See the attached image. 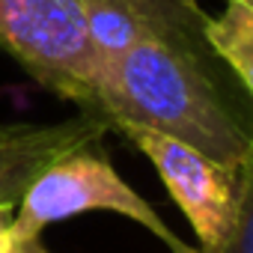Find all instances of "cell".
Returning a JSON list of instances; mask_svg holds the SVG:
<instances>
[{"label":"cell","mask_w":253,"mask_h":253,"mask_svg":"<svg viewBox=\"0 0 253 253\" xmlns=\"http://www.w3.org/2000/svg\"><path fill=\"white\" fill-rule=\"evenodd\" d=\"M92 116L170 134L241 167L253 149V92L203 36L140 39L104 63Z\"/></svg>","instance_id":"1"},{"label":"cell","mask_w":253,"mask_h":253,"mask_svg":"<svg viewBox=\"0 0 253 253\" xmlns=\"http://www.w3.org/2000/svg\"><path fill=\"white\" fill-rule=\"evenodd\" d=\"M98 143L101 140H92L63 152L33 179V185L15 206L12 247L39 241L45 226L57 220H69L84 211H113L140 223L170 253H203L200 247L182 241L164 223V217L116 173Z\"/></svg>","instance_id":"2"},{"label":"cell","mask_w":253,"mask_h":253,"mask_svg":"<svg viewBox=\"0 0 253 253\" xmlns=\"http://www.w3.org/2000/svg\"><path fill=\"white\" fill-rule=\"evenodd\" d=\"M0 48L36 84L92 110L101 57L78 0H0Z\"/></svg>","instance_id":"3"},{"label":"cell","mask_w":253,"mask_h":253,"mask_svg":"<svg viewBox=\"0 0 253 253\" xmlns=\"http://www.w3.org/2000/svg\"><path fill=\"white\" fill-rule=\"evenodd\" d=\"M116 131H122L152 161L173 203L188 217L200 241L197 247L203 253H211L214 247H220L235 217L241 167H226L209 158L206 152L170 134L143 128V125H116Z\"/></svg>","instance_id":"4"},{"label":"cell","mask_w":253,"mask_h":253,"mask_svg":"<svg viewBox=\"0 0 253 253\" xmlns=\"http://www.w3.org/2000/svg\"><path fill=\"white\" fill-rule=\"evenodd\" d=\"M78 6L101 69L140 39L203 36L209 21L200 0H78Z\"/></svg>","instance_id":"5"},{"label":"cell","mask_w":253,"mask_h":253,"mask_svg":"<svg viewBox=\"0 0 253 253\" xmlns=\"http://www.w3.org/2000/svg\"><path fill=\"white\" fill-rule=\"evenodd\" d=\"M107 122L81 113L63 122H9L0 125V206H18L33 179L63 152L101 140Z\"/></svg>","instance_id":"6"},{"label":"cell","mask_w":253,"mask_h":253,"mask_svg":"<svg viewBox=\"0 0 253 253\" xmlns=\"http://www.w3.org/2000/svg\"><path fill=\"white\" fill-rule=\"evenodd\" d=\"M206 39L253 92V0H223V12L206 21Z\"/></svg>","instance_id":"7"},{"label":"cell","mask_w":253,"mask_h":253,"mask_svg":"<svg viewBox=\"0 0 253 253\" xmlns=\"http://www.w3.org/2000/svg\"><path fill=\"white\" fill-rule=\"evenodd\" d=\"M211 253H253V149L241 164V188L232 226L220 241V247H214Z\"/></svg>","instance_id":"8"},{"label":"cell","mask_w":253,"mask_h":253,"mask_svg":"<svg viewBox=\"0 0 253 253\" xmlns=\"http://www.w3.org/2000/svg\"><path fill=\"white\" fill-rule=\"evenodd\" d=\"M12 223H15V206H0V253H12Z\"/></svg>","instance_id":"9"}]
</instances>
